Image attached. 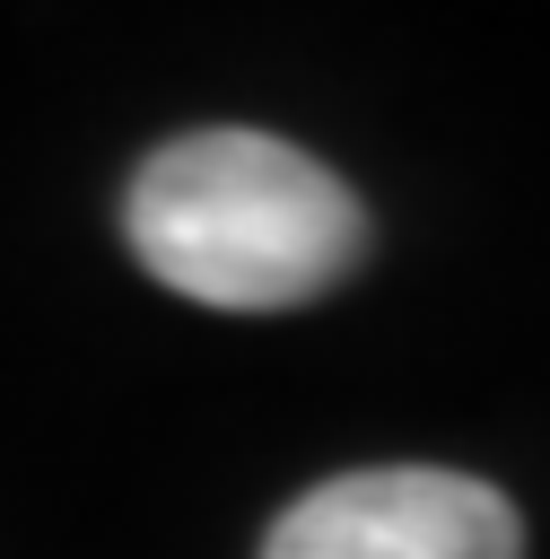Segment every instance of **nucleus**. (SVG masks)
<instances>
[{
    "label": "nucleus",
    "mask_w": 550,
    "mask_h": 559,
    "mask_svg": "<svg viewBox=\"0 0 550 559\" xmlns=\"http://www.w3.org/2000/svg\"><path fill=\"white\" fill-rule=\"evenodd\" d=\"M262 559H524V524L506 489L445 463H375L306 489Z\"/></svg>",
    "instance_id": "obj_2"
},
{
    "label": "nucleus",
    "mask_w": 550,
    "mask_h": 559,
    "mask_svg": "<svg viewBox=\"0 0 550 559\" xmlns=\"http://www.w3.org/2000/svg\"><path fill=\"white\" fill-rule=\"evenodd\" d=\"M122 236L175 297L218 314H279L358 271L367 210L323 157L271 131H183L131 175Z\"/></svg>",
    "instance_id": "obj_1"
}]
</instances>
